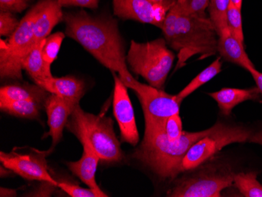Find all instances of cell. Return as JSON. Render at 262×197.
<instances>
[{
    "mask_svg": "<svg viewBox=\"0 0 262 197\" xmlns=\"http://www.w3.org/2000/svg\"><path fill=\"white\" fill-rule=\"evenodd\" d=\"M126 86L128 89L133 90L138 96L145 123L163 121L180 112L181 102L176 95H169L162 89L140 83L135 78Z\"/></svg>",
    "mask_w": 262,
    "mask_h": 197,
    "instance_id": "9",
    "label": "cell"
},
{
    "mask_svg": "<svg viewBox=\"0 0 262 197\" xmlns=\"http://www.w3.org/2000/svg\"><path fill=\"white\" fill-rule=\"evenodd\" d=\"M174 59L175 54L162 38L146 42L132 40L126 54V63L132 72L158 89L163 87Z\"/></svg>",
    "mask_w": 262,
    "mask_h": 197,
    "instance_id": "5",
    "label": "cell"
},
{
    "mask_svg": "<svg viewBox=\"0 0 262 197\" xmlns=\"http://www.w3.org/2000/svg\"><path fill=\"white\" fill-rule=\"evenodd\" d=\"M44 5L41 0L20 20L7 41V49H0V76L2 79H22V61L33 48L34 25Z\"/></svg>",
    "mask_w": 262,
    "mask_h": 197,
    "instance_id": "7",
    "label": "cell"
},
{
    "mask_svg": "<svg viewBox=\"0 0 262 197\" xmlns=\"http://www.w3.org/2000/svg\"><path fill=\"white\" fill-rule=\"evenodd\" d=\"M114 14L124 20L152 25L161 29L165 17L176 2L157 4L151 0H113Z\"/></svg>",
    "mask_w": 262,
    "mask_h": 197,
    "instance_id": "10",
    "label": "cell"
},
{
    "mask_svg": "<svg viewBox=\"0 0 262 197\" xmlns=\"http://www.w3.org/2000/svg\"><path fill=\"white\" fill-rule=\"evenodd\" d=\"M13 173H14V172L13 171V170L7 168L5 166L1 164V166H0V176H1V178L9 177V176H11Z\"/></svg>",
    "mask_w": 262,
    "mask_h": 197,
    "instance_id": "37",
    "label": "cell"
},
{
    "mask_svg": "<svg viewBox=\"0 0 262 197\" xmlns=\"http://www.w3.org/2000/svg\"><path fill=\"white\" fill-rule=\"evenodd\" d=\"M152 2L157 3V4H167V3H172V2H176L175 0H151Z\"/></svg>",
    "mask_w": 262,
    "mask_h": 197,
    "instance_id": "39",
    "label": "cell"
},
{
    "mask_svg": "<svg viewBox=\"0 0 262 197\" xmlns=\"http://www.w3.org/2000/svg\"><path fill=\"white\" fill-rule=\"evenodd\" d=\"M66 127L82 145H89L101 161L118 163L123 160L124 156L110 117L86 113L78 105L71 114Z\"/></svg>",
    "mask_w": 262,
    "mask_h": 197,
    "instance_id": "4",
    "label": "cell"
},
{
    "mask_svg": "<svg viewBox=\"0 0 262 197\" xmlns=\"http://www.w3.org/2000/svg\"><path fill=\"white\" fill-rule=\"evenodd\" d=\"M186 1L187 0H177V3H178V4H185Z\"/></svg>",
    "mask_w": 262,
    "mask_h": 197,
    "instance_id": "40",
    "label": "cell"
},
{
    "mask_svg": "<svg viewBox=\"0 0 262 197\" xmlns=\"http://www.w3.org/2000/svg\"><path fill=\"white\" fill-rule=\"evenodd\" d=\"M177 4L181 11L185 14L205 17H207L206 10L209 7L210 0H187L185 4L177 3Z\"/></svg>",
    "mask_w": 262,
    "mask_h": 197,
    "instance_id": "28",
    "label": "cell"
},
{
    "mask_svg": "<svg viewBox=\"0 0 262 197\" xmlns=\"http://www.w3.org/2000/svg\"><path fill=\"white\" fill-rule=\"evenodd\" d=\"M30 0H0V11L21 13L29 7Z\"/></svg>",
    "mask_w": 262,
    "mask_h": 197,
    "instance_id": "31",
    "label": "cell"
},
{
    "mask_svg": "<svg viewBox=\"0 0 262 197\" xmlns=\"http://www.w3.org/2000/svg\"><path fill=\"white\" fill-rule=\"evenodd\" d=\"M0 162L1 164L26 180L50 182L58 185V182L50 173L45 155L42 152L6 154L1 151Z\"/></svg>",
    "mask_w": 262,
    "mask_h": 197,
    "instance_id": "11",
    "label": "cell"
},
{
    "mask_svg": "<svg viewBox=\"0 0 262 197\" xmlns=\"http://www.w3.org/2000/svg\"><path fill=\"white\" fill-rule=\"evenodd\" d=\"M231 4H233L237 8L242 9L243 0H230Z\"/></svg>",
    "mask_w": 262,
    "mask_h": 197,
    "instance_id": "38",
    "label": "cell"
},
{
    "mask_svg": "<svg viewBox=\"0 0 262 197\" xmlns=\"http://www.w3.org/2000/svg\"><path fill=\"white\" fill-rule=\"evenodd\" d=\"M217 52L224 59L244 68L247 71L256 69L246 53L244 42L236 39L230 31L219 36Z\"/></svg>",
    "mask_w": 262,
    "mask_h": 197,
    "instance_id": "18",
    "label": "cell"
},
{
    "mask_svg": "<svg viewBox=\"0 0 262 197\" xmlns=\"http://www.w3.org/2000/svg\"><path fill=\"white\" fill-rule=\"evenodd\" d=\"M230 0H210V18L220 36L229 31L227 23V13Z\"/></svg>",
    "mask_w": 262,
    "mask_h": 197,
    "instance_id": "24",
    "label": "cell"
},
{
    "mask_svg": "<svg viewBox=\"0 0 262 197\" xmlns=\"http://www.w3.org/2000/svg\"><path fill=\"white\" fill-rule=\"evenodd\" d=\"M249 142L258 144V145H261L262 146V130L257 132L256 134H253Z\"/></svg>",
    "mask_w": 262,
    "mask_h": 197,
    "instance_id": "36",
    "label": "cell"
},
{
    "mask_svg": "<svg viewBox=\"0 0 262 197\" xmlns=\"http://www.w3.org/2000/svg\"><path fill=\"white\" fill-rule=\"evenodd\" d=\"M83 154L80 160L77 161L69 162L67 167L71 172L79 178L88 187L92 189L98 197H108V195L101 190L99 185L97 183L96 171L99 157L93 151L89 145H82Z\"/></svg>",
    "mask_w": 262,
    "mask_h": 197,
    "instance_id": "14",
    "label": "cell"
},
{
    "mask_svg": "<svg viewBox=\"0 0 262 197\" xmlns=\"http://www.w3.org/2000/svg\"><path fill=\"white\" fill-rule=\"evenodd\" d=\"M113 113L120 126L122 142L135 146L139 142V133L135 112L128 94V87L119 76L114 74Z\"/></svg>",
    "mask_w": 262,
    "mask_h": 197,
    "instance_id": "12",
    "label": "cell"
},
{
    "mask_svg": "<svg viewBox=\"0 0 262 197\" xmlns=\"http://www.w3.org/2000/svg\"><path fill=\"white\" fill-rule=\"evenodd\" d=\"M44 103L35 100L0 101V110L4 113L20 118L34 120L39 117Z\"/></svg>",
    "mask_w": 262,
    "mask_h": 197,
    "instance_id": "21",
    "label": "cell"
},
{
    "mask_svg": "<svg viewBox=\"0 0 262 197\" xmlns=\"http://www.w3.org/2000/svg\"><path fill=\"white\" fill-rule=\"evenodd\" d=\"M222 63L221 57H217L208 67L206 68L200 74L197 75L182 91L176 95L179 102L182 103L185 98L189 96L192 93L196 91L199 87L208 83L213 78L215 77L222 71Z\"/></svg>",
    "mask_w": 262,
    "mask_h": 197,
    "instance_id": "22",
    "label": "cell"
},
{
    "mask_svg": "<svg viewBox=\"0 0 262 197\" xmlns=\"http://www.w3.org/2000/svg\"><path fill=\"white\" fill-rule=\"evenodd\" d=\"M194 170L178 179L167 196L220 197L224 189L233 185L234 173L219 167V164H202Z\"/></svg>",
    "mask_w": 262,
    "mask_h": 197,
    "instance_id": "6",
    "label": "cell"
},
{
    "mask_svg": "<svg viewBox=\"0 0 262 197\" xmlns=\"http://www.w3.org/2000/svg\"><path fill=\"white\" fill-rule=\"evenodd\" d=\"M41 87L67 101L73 108L79 105L81 98L84 95V83L80 79L72 76L47 79L40 85Z\"/></svg>",
    "mask_w": 262,
    "mask_h": 197,
    "instance_id": "15",
    "label": "cell"
},
{
    "mask_svg": "<svg viewBox=\"0 0 262 197\" xmlns=\"http://www.w3.org/2000/svg\"><path fill=\"white\" fill-rule=\"evenodd\" d=\"M62 7L57 0H44V5L34 25L33 48L50 36L53 29L63 20Z\"/></svg>",
    "mask_w": 262,
    "mask_h": 197,
    "instance_id": "16",
    "label": "cell"
},
{
    "mask_svg": "<svg viewBox=\"0 0 262 197\" xmlns=\"http://www.w3.org/2000/svg\"><path fill=\"white\" fill-rule=\"evenodd\" d=\"M145 123L155 125L160 129L166 136L169 138V140L174 142L178 140L183 134L182 130V122L180 114L173 115L168 117L166 120L160 122H147Z\"/></svg>",
    "mask_w": 262,
    "mask_h": 197,
    "instance_id": "26",
    "label": "cell"
},
{
    "mask_svg": "<svg viewBox=\"0 0 262 197\" xmlns=\"http://www.w3.org/2000/svg\"><path fill=\"white\" fill-rule=\"evenodd\" d=\"M252 135L251 130L242 126H228L219 122L215 130L189 148L181 164V173L194 170L208 162L227 145L249 142Z\"/></svg>",
    "mask_w": 262,
    "mask_h": 197,
    "instance_id": "8",
    "label": "cell"
},
{
    "mask_svg": "<svg viewBox=\"0 0 262 197\" xmlns=\"http://www.w3.org/2000/svg\"><path fill=\"white\" fill-rule=\"evenodd\" d=\"M61 7H79L83 8L97 9L99 0H57Z\"/></svg>",
    "mask_w": 262,
    "mask_h": 197,
    "instance_id": "33",
    "label": "cell"
},
{
    "mask_svg": "<svg viewBox=\"0 0 262 197\" xmlns=\"http://www.w3.org/2000/svg\"><path fill=\"white\" fill-rule=\"evenodd\" d=\"M45 39L34 47L22 61L23 70L27 72L38 86H40L47 79L54 77L51 73V67L47 65L42 55V48Z\"/></svg>",
    "mask_w": 262,
    "mask_h": 197,
    "instance_id": "19",
    "label": "cell"
},
{
    "mask_svg": "<svg viewBox=\"0 0 262 197\" xmlns=\"http://www.w3.org/2000/svg\"><path fill=\"white\" fill-rule=\"evenodd\" d=\"M227 23L231 33L241 42H244L241 10L237 8L231 3L229 4V9H228Z\"/></svg>",
    "mask_w": 262,
    "mask_h": 197,
    "instance_id": "27",
    "label": "cell"
},
{
    "mask_svg": "<svg viewBox=\"0 0 262 197\" xmlns=\"http://www.w3.org/2000/svg\"><path fill=\"white\" fill-rule=\"evenodd\" d=\"M58 185L50 182H42L35 190L28 193L26 196L49 197L54 193Z\"/></svg>",
    "mask_w": 262,
    "mask_h": 197,
    "instance_id": "32",
    "label": "cell"
},
{
    "mask_svg": "<svg viewBox=\"0 0 262 197\" xmlns=\"http://www.w3.org/2000/svg\"><path fill=\"white\" fill-rule=\"evenodd\" d=\"M66 33L104 67L117 73L125 85L134 79L128 70L124 42L116 20L85 11L64 14Z\"/></svg>",
    "mask_w": 262,
    "mask_h": 197,
    "instance_id": "1",
    "label": "cell"
},
{
    "mask_svg": "<svg viewBox=\"0 0 262 197\" xmlns=\"http://www.w3.org/2000/svg\"><path fill=\"white\" fill-rule=\"evenodd\" d=\"M161 29L166 43L178 51L176 69L194 56L206 58L217 52L219 35L210 17L185 14L177 3L166 14Z\"/></svg>",
    "mask_w": 262,
    "mask_h": 197,
    "instance_id": "2",
    "label": "cell"
},
{
    "mask_svg": "<svg viewBox=\"0 0 262 197\" xmlns=\"http://www.w3.org/2000/svg\"><path fill=\"white\" fill-rule=\"evenodd\" d=\"M0 196L16 197L17 196V192L15 189L1 187L0 188Z\"/></svg>",
    "mask_w": 262,
    "mask_h": 197,
    "instance_id": "35",
    "label": "cell"
},
{
    "mask_svg": "<svg viewBox=\"0 0 262 197\" xmlns=\"http://www.w3.org/2000/svg\"><path fill=\"white\" fill-rule=\"evenodd\" d=\"M20 22L13 13L0 11V35L11 36L17 30Z\"/></svg>",
    "mask_w": 262,
    "mask_h": 197,
    "instance_id": "29",
    "label": "cell"
},
{
    "mask_svg": "<svg viewBox=\"0 0 262 197\" xmlns=\"http://www.w3.org/2000/svg\"><path fill=\"white\" fill-rule=\"evenodd\" d=\"M64 36L66 35L63 32H57L46 38L42 46V55L47 66L51 67L53 62L57 59Z\"/></svg>",
    "mask_w": 262,
    "mask_h": 197,
    "instance_id": "25",
    "label": "cell"
},
{
    "mask_svg": "<svg viewBox=\"0 0 262 197\" xmlns=\"http://www.w3.org/2000/svg\"><path fill=\"white\" fill-rule=\"evenodd\" d=\"M257 173L250 171L234 174L233 185L245 197H262V185L257 181Z\"/></svg>",
    "mask_w": 262,
    "mask_h": 197,
    "instance_id": "23",
    "label": "cell"
},
{
    "mask_svg": "<svg viewBox=\"0 0 262 197\" xmlns=\"http://www.w3.org/2000/svg\"><path fill=\"white\" fill-rule=\"evenodd\" d=\"M49 95V92L37 84L24 83L6 85L0 89V101L35 100L45 103Z\"/></svg>",
    "mask_w": 262,
    "mask_h": 197,
    "instance_id": "20",
    "label": "cell"
},
{
    "mask_svg": "<svg viewBox=\"0 0 262 197\" xmlns=\"http://www.w3.org/2000/svg\"><path fill=\"white\" fill-rule=\"evenodd\" d=\"M219 122L207 130L184 132L178 140L172 142L157 126L145 123V135L133 157L145 164L163 180L174 179L181 173V164L188 150L197 141L215 130Z\"/></svg>",
    "mask_w": 262,
    "mask_h": 197,
    "instance_id": "3",
    "label": "cell"
},
{
    "mask_svg": "<svg viewBox=\"0 0 262 197\" xmlns=\"http://www.w3.org/2000/svg\"><path fill=\"white\" fill-rule=\"evenodd\" d=\"M58 188L71 197H98L92 189L67 182H58Z\"/></svg>",
    "mask_w": 262,
    "mask_h": 197,
    "instance_id": "30",
    "label": "cell"
},
{
    "mask_svg": "<svg viewBox=\"0 0 262 197\" xmlns=\"http://www.w3.org/2000/svg\"><path fill=\"white\" fill-rule=\"evenodd\" d=\"M249 73H251V76L254 78L256 85H257V87L258 88L262 95V73L257 71L256 69H252V70H251Z\"/></svg>",
    "mask_w": 262,
    "mask_h": 197,
    "instance_id": "34",
    "label": "cell"
},
{
    "mask_svg": "<svg viewBox=\"0 0 262 197\" xmlns=\"http://www.w3.org/2000/svg\"><path fill=\"white\" fill-rule=\"evenodd\" d=\"M47 115V123L50 130L48 135L52 138V147H55L61 140L63 130L74 108L62 98L50 94L44 103Z\"/></svg>",
    "mask_w": 262,
    "mask_h": 197,
    "instance_id": "13",
    "label": "cell"
},
{
    "mask_svg": "<svg viewBox=\"0 0 262 197\" xmlns=\"http://www.w3.org/2000/svg\"><path fill=\"white\" fill-rule=\"evenodd\" d=\"M210 97L217 102L221 113L225 116L231 114L233 108L247 101H256L262 96L258 88L239 89L222 88L216 92L210 93Z\"/></svg>",
    "mask_w": 262,
    "mask_h": 197,
    "instance_id": "17",
    "label": "cell"
}]
</instances>
